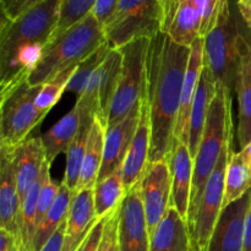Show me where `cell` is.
<instances>
[{
  "mask_svg": "<svg viewBox=\"0 0 251 251\" xmlns=\"http://www.w3.org/2000/svg\"><path fill=\"white\" fill-rule=\"evenodd\" d=\"M190 50L162 32L150 38L145 90L151 122L150 162H169L178 142L176 127Z\"/></svg>",
  "mask_w": 251,
  "mask_h": 251,
  "instance_id": "1",
  "label": "cell"
},
{
  "mask_svg": "<svg viewBox=\"0 0 251 251\" xmlns=\"http://www.w3.org/2000/svg\"><path fill=\"white\" fill-rule=\"evenodd\" d=\"M63 0H46L16 20L0 21V88L28 78L50 43Z\"/></svg>",
  "mask_w": 251,
  "mask_h": 251,
  "instance_id": "2",
  "label": "cell"
},
{
  "mask_svg": "<svg viewBox=\"0 0 251 251\" xmlns=\"http://www.w3.org/2000/svg\"><path fill=\"white\" fill-rule=\"evenodd\" d=\"M232 102L233 96L230 95L229 91L222 83L217 82V91L211 103L202 139L198 153L194 158L193 186H191L190 205H189L188 220H186L189 234L195 221L206 184L220 161L226 142L234 134Z\"/></svg>",
  "mask_w": 251,
  "mask_h": 251,
  "instance_id": "3",
  "label": "cell"
},
{
  "mask_svg": "<svg viewBox=\"0 0 251 251\" xmlns=\"http://www.w3.org/2000/svg\"><path fill=\"white\" fill-rule=\"evenodd\" d=\"M105 42L103 25L91 12L44 48L38 64L28 76L29 85L42 86L53 80L78 65Z\"/></svg>",
  "mask_w": 251,
  "mask_h": 251,
  "instance_id": "4",
  "label": "cell"
},
{
  "mask_svg": "<svg viewBox=\"0 0 251 251\" xmlns=\"http://www.w3.org/2000/svg\"><path fill=\"white\" fill-rule=\"evenodd\" d=\"M41 87L21 78L0 88V150H16L44 119L47 114L36 105Z\"/></svg>",
  "mask_w": 251,
  "mask_h": 251,
  "instance_id": "5",
  "label": "cell"
},
{
  "mask_svg": "<svg viewBox=\"0 0 251 251\" xmlns=\"http://www.w3.org/2000/svg\"><path fill=\"white\" fill-rule=\"evenodd\" d=\"M163 0H119L114 14L103 25L107 43L113 49L161 32Z\"/></svg>",
  "mask_w": 251,
  "mask_h": 251,
  "instance_id": "6",
  "label": "cell"
},
{
  "mask_svg": "<svg viewBox=\"0 0 251 251\" xmlns=\"http://www.w3.org/2000/svg\"><path fill=\"white\" fill-rule=\"evenodd\" d=\"M240 26L229 0H226L212 31L203 38V64L216 82H221L233 96L237 74V44Z\"/></svg>",
  "mask_w": 251,
  "mask_h": 251,
  "instance_id": "7",
  "label": "cell"
},
{
  "mask_svg": "<svg viewBox=\"0 0 251 251\" xmlns=\"http://www.w3.org/2000/svg\"><path fill=\"white\" fill-rule=\"evenodd\" d=\"M150 38H140L118 48L123 55V70L110 105L107 127L123 122L141 103L146 88V59Z\"/></svg>",
  "mask_w": 251,
  "mask_h": 251,
  "instance_id": "8",
  "label": "cell"
},
{
  "mask_svg": "<svg viewBox=\"0 0 251 251\" xmlns=\"http://www.w3.org/2000/svg\"><path fill=\"white\" fill-rule=\"evenodd\" d=\"M233 136L227 140L221 158L211 174L190 229V251H207L215 226L225 207L226 173L229 163Z\"/></svg>",
  "mask_w": 251,
  "mask_h": 251,
  "instance_id": "9",
  "label": "cell"
},
{
  "mask_svg": "<svg viewBox=\"0 0 251 251\" xmlns=\"http://www.w3.org/2000/svg\"><path fill=\"white\" fill-rule=\"evenodd\" d=\"M139 186L149 232L152 237L171 207L172 172L169 162H150Z\"/></svg>",
  "mask_w": 251,
  "mask_h": 251,
  "instance_id": "10",
  "label": "cell"
},
{
  "mask_svg": "<svg viewBox=\"0 0 251 251\" xmlns=\"http://www.w3.org/2000/svg\"><path fill=\"white\" fill-rule=\"evenodd\" d=\"M235 93L238 98L237 139L240 150L251 141V28L240 27L237 44Z\"/></svg>",
  "mask_w": 251,
  "mask_h": 251,
  "instance_id": "11",
  "label": "cell"
},
{
  "mask_svg": "<svg viewBox=\"0 0 251 251\" xmlns=\"http://www.w3.org/2000/svg\"><path fill=\"white\" fill-rule=\"evenodd\" d=\"M151 235L147 226L146 213L141 199V191L136 186L127 191L120 205L118 225V250L150 251Z\"/></svg>",
  "mask_w": 251,
  "mask_h": 251,
  "instance_id": "12",
  "label": "cell"
},
{
  "mask_svg": "<svg viewBox=\"0 0 251 251\" xmlns=\"http://www.w3.org/2000/svg\"><path fill=\"white\" fill-rule=\"evenodd\" d=\"M251 205V190L223 207L215 226L207 251H243L245 221Z\"/></svg>",
  "mask_w": 251,
  "mask_h": 251,
  "instance_id": "13",
  "label": "cell"
},
{
  "mask_svg": "<svg viewBox=\"0 0 251 251\" xmlns=\"http://www.w3.org/2000/svg\"><path fill=\"white\" fill-rule=\"evenodd\" d=\"M201 15L194 0H163L162 33L190 48L200 37Z\"/></svg>",
  "mask_w": 251,
  "mask_h": 251,
  "instance_id": "14",
  "label": "cell"
},
{
  "mask_svg": "<svg viewBox=\"0 0 251 251\" xmlns=\"http://www.w3.org/2000/svg\"><path fill=\"white\" fill-rule=\"evenodd\" d=\"M140 117H141V103L136 105L123 122L118 123L114 126L107 127L104 139V156H103L102 168L97 183L107 179L110 174L123 167L135 132L139 126Z\"/></svg>",
  "mask_w": 251,
  "mask_h": 251,
  "instance_id": "15",
  "label": "cell"
},
{
  "mask_svg": "<svg viewBox=\"0 0 251 251\" xmlns=\"http://www.w3.org/2000/svg\"><path fill=\"white\" fill-rule=\"evenodd\" d=\"M150 152H151V122H150L146 93H144L141 100V117H140L139 126L123 163V180L126 193L141 181L150 163Z\"/></svg>",
  "mask_w": 251,
  "mask_h": 251,
  "instance_id": "16",
  "label": "cell"
},
{
  "mask_svg": "<svg viewBox=\"0 0 251 251\" xmlns=\"http://www.w3.org/2000/svg\"><path fill=\"white\" fill-rule=\"evenodd\" d=\"M21 201L17 189L12 151L0 150V229L11 233L19 242Z\"/></svg>",
  "mask_w": 251,
  "mask_h": 251,
  "instance_id": "17",
  "label": "cell"
},
{
  "mask_svg": "<svg viewBox=\"0 0 251 251\" xmlns=\"http://www.w3.org/2000/svg\"><path fill=\"white\" fill-rule=\"evenodd\" d=\"M190 48V58H189L188 69H186L185 77H184L178 122H176V141L183 142L184 145L188 144L191 109H193L194 100H195L196 91H198L203 69V38L196 39Z\"/></svg>",
  "mask_w": 251,
  "mask_h": 251,
  "instance_id": "18",
  "label": "cell"
},
{
  "mask_svg": "<svg viewBox=\"0 0 251 251\" xmlns=\"http://www.w3.org/2000/svg\"><path fill=\"white\" fill-rule=\"evenodd\" d=\"M12 156L16 172L17 189L22 206L27 193L39 178L44 163L48 161L42 137H28L12 151Z\"/></svg>",
  "mask_w": 251,
  "mask_h": 251,
  "instance_id": "19",
  "label": "cell"
},
{
  "mask_svg": "<svg viewBox=\"0 0 251 251\" xmlns=\"http://www.w3.org/2000/svg\"><path fill=\"white\" fill-rule=\"evenodd\" d=\"M100 218L96 215L93 189H85L76 194L66 220L63 251H76L85 240L95 223Z\"/></svg>",
  "mask_w": 251,
  "mask_h": 251,
  "instance_id": "20",
  "label": "cell"
},
{
  "mask_svg": "<svg viewBox=\"0 0 251 251\" xmlns=\"http://www.w3.org/2000/svg\"><path fill=\"white\" fill-rule=\"evenodd\" d=\"M169 166L172 172L171 206H173L186 221L193 186L194 159L188 146L183 142H176L169 158Z\"/></svg>",
  "mask_w": 251,
  "mask_h": 251,
  "instance_id": "21",
  "label": "cell"
},
{
  "mask_svg": "<svg viewBox=\"0 0 251 251\" xmlns=\"http://www.w3.org/2000/svg\"><path fill=\"white\" fill-rule=\"evenodd\" d=\"M216 91H217V82L213 78L210 69L203 64L202 74H201L200 82H199L195 100H194L193 109H191L188 144H186L193 159L195 158L196 153H198L206 122H207L208 113H210L211 103L215 97Z\"/></svg>",
  "mask_w": 251,
  "mask_h": 251,
  "instance_id": "22",
  "label": "cell"
},
{
  "mask_svg": "<svg viewBox=\"0 0 251 251\" xmlns=\"http://www.w3.org/2000/svg\"><path fill=\"white\" fill-rule=\"evenodd\" d=\"M150 251H190L188 223L173 206L152 234Z\"/></svg>",
  "mask_w": 251,
  "mask_h": 251,
  "instance_id": "23",
  "label": "cell"
},
{
  "mask_svg": "<svg viewBox=\"0 0 251 251\" xmlns=\"http://www.w3.org/2000/svg\"><path fill=\"white\" fill-rule=\"evenodd\" d=\"M81 113L80 129L73 144L70 145L69 150L66 151V163H65V174H64L63 181L70 190L75 191L77 188L78 179H80L81 168H82L83 157H85L86 149H87L88 137H90L91 129H92L95 118L97 117L93 110L82 107L76 102ZM77 194V193H76Z\"/></svg>",
  "mask_w": 251,
  "mask_h": 251,
  "instance_id": "24",
  "label": "cell"
},
{
  "mask_svg": "<svg viewBox=\"0 0 251 251\" xmlns=\"http://www.w3.org/2000/svg\"><path fill=\"white\" fill-rule=\"evenodd\" d=\"M105 130H107V126L97 115L95 118L90 137H88L87 149H86L85 157H83L82 168H81L76 193L85 190V189H93L97 184L98 176H100V168H102L103 156H104Z\"/></svg>",
  "mask_w": 251,
  "mask_h": 251,
  "instance_id": "25",
  "label": "cell"
},
{
  "mask_svg": "<svg viewBox=\"0 0 251 251\" xmlns=\"http://www.w3.org/2000/svg\"><path fill=\"white\" fill-rule=\"evenodd\" d=\"M81 113L77 105L64 115L51 129L42 135L46 156L49 163L56 158L60 153H66L70 145L75 140L80 129Z\"/></svg>",
  "mask_w": 251,
  "mask_h": 251,
  "instance_id": "26",
  "label": "cell"
},
{
  "mask_svg": "<svg viewBox=\"0 0 251 251\" xmlns=\"http://www.w3.org/2000/svg\"><path fill=\"white\" fill-rule=\"evenodd\" d=\"M75 196V191L70 190V189L61 181L58 196H56L53 206H51V208L49 210V212L47 213L46 218L42 221L39 227L37 228L36 237H34L33 242V249H32V251H41L43 249V247L47 244V242L53 237L54 233L60 228V226L63 225L64 222H66Z\"/></svg>",
  "mask_w": 251,
  "mask_h": 251,
  "instance_id": "27",
  "label": "cell"
},
{
  "mask_svg": "<svg viewBox=\"0 0 251 251\" xmlns=\"http://www.w3.org/2000/svg\"><path fill=\"white\" fill-rule=\"evenodd\" d=\"M123 70V55L119 49H112L102 65L100 66V87H98V100H100V119L107 126L108 115L113 98L118 90L120 76Z\"/></svg>",
  "mask_w": 251,
  "mask_h": 251,
  "instance_id": "28",
  "label": "cell"
},
{
  "mask_svg": "<svg viewBox=\"0 0 251 251\" xmlns=\"http://www.w3.org/2000/svg\"><path fill=\"white\" fill-rule=\"evenodd\" d=\"M49 171H50V163L47 161L42 169L41 176L29 189L26 199L22 202L19 234V245L21 251H32L33 249V242L37 232V202H38L42 184L46 178V174Z\"/></svg>",
  "mask_w": 251,
  "mask_h": 251,
  "instance_id": "29",
  "label": "cell"
},
{
  "mask_svg": "<svg viewBox=\"0 0 251 251\" xmlns=\"http://www.w3.org/2000/svg\"><path fill=\"white\" fill-rule=\"evenodd\" d=\"M124 180H123V167L110 174L107 179L100 181L93 188L96 215L98 218L107 217L110 212L119 207L126 196Z\"/></svg>",
  "mask_w": 251,
  "mask_h": 251,
  "instance_id": "30",
  "label": "cell"
},
{
  "mask_svg": "<svg viewBox=\"0 0 251 251\" xmlns=\"http://www.w3.org/2000/svg\"><path fill=\"white\" fill-rule=\"evenodd\" d=\"M251 190V176L240 152H230L229 163L226 173L225 207L242 199Z\"/></svg>",
  "mask_w": 251,
  "mask_h": 251,
  "instance_id": "31",
  "label": "cell"
},
{
  "mask_svg": "<svg viewBox=\"0 0 251 251\" xmlns=\"http://www.w3.org/2000/svg\"><path fill=\"white\" fill-rule=\"evenodd\" d=\"M112 47L105 42L103 46H100L97 50L93 54H91L88 58H86L85 60L81 61L77 66H76V70L74 73L73 77H71L70 82H69L68 88L66 91H70V92L76 93V95L80 97L83 93V91L87 87L88 82H90L91 77L95 74V71L97 70L100 66V64L104 61V59L107 58V55L109 54V51L112 50Z\"/></svg>",
  "mask_w": 251,
  "mask_h": 251,
  "instance_id": "32",
  "label": "cell"
},
{
  "mask_svg": "<svg viewBox=\"0 0 251 251\" xmlns=\"http://www.w3.org/2000/svg\"><path fill=\"white\" fill-rule=\"evenodd\" d=\"M97 0H63L59 12V20L50 42L68 31L93 11Z\"/></svg>",
  "mask_w": 251,
  "mask_h": 251,
  "instance_id": "33",
  "label": "cell"
},
{
  "mask_svg": "<svg viewBox=\"0 0 251 251\" xmlns=\"http://www.w3.org/2000/svg\"><path fill=\"white\" fill-rule=\"evenodd\" d=\"M76 66H73L69 70L64 71L60 75L54 77L53 80L48 81L44 85H42L41 91H39L36 100V105L41 112L48 114L49 110L58 103V100H60L63 93L68 88L69 82H70L71 77H73L74 73L76 70Z\"/></svg>",
  "mask_w": 251,
  "mask_h": 251,
  "instance_id": "34",
  "label": "cell"
},
{
  "mask_svg": "<svg viewBox=\"0 0 251 251\" xmlns=\"http://www.w3.org/2000/svg\"><path fill=\"white\" fill-rule=\"evenodd\" d=\"M201 15L200 37L205 38L216 26L226 0H194Z\"/></svg>",
  "mask_w": 251,
  "mask_h": 251,
  "instance_id": "35",
  "label": "cell"
},
{
  "mask_svg": "<svg viewBox=\"0 0 251 251\" xmlns=\"http://www.w3.org/2000/svg\"><path fill=\"white\" fill-rule=\"evenodd\" d=\"M120 206L107 216L103 230V237L97 251H117L118 250V225H119Z\"/></svg>",
  "mask_w": 251,
  "mask_h": 251,
  "instance_id": "36",
  "label": "cell"
},
{
  "mask_svg": "<svg viewBox=\"0 0 251 251\" xmlns=\"http://www.w3.org/2000/svg\"><path fill=\"white\" fill-rule=\"evenodd\" d=\"M46 0H0L1 16L7 20H16Z\"/></svg>",
  "mask_w": 251,
  "mask_h": 251,
  "instance_id": "37",
  "label": "cell"
},
{
  "mask_svg": "<svg viewBox=\"0 0 251 251\" xmlns=\"http://www.w3.org/2000/svg\"><path fill=\"white\" fill-rule=\"evenodd\" d=\"M105 220H107V217L100 218V220L95 223L92 229L90 230L87 237H86L85 240L81 243V245L76 249V251H97L103 237Z\"/></svg>",
  "mask_w": 251,
  "mask_h": 251,
  "instance_id": "38",
  "label": "cell"
},
{
  "mask_svg": "<svg viewBox=\"0 0 251 251\" xmlns=\"http://www.w3.org/2000/svg\"><path fill=\"white\" fill-rule=\"evenodd\" d=\"M118 2H119V0H97L92 14L95 15V17L100 24L104 25L110 19V16L114 14Z\"/></svg>",
  "mask_w": 251,
  "mask_h": 251,
  "instance_id": "39",
  "label": "cell"
},
{
  "mask_svg": "<svg viewBox=\"0 0 251 251\" xmlns=\"http://www.w3.org/2000/svg\"><path fill=\"white\" fill-rule=\"evenodd\" d=\"M65 227H66V222H64L63 225L60 226V228L54 233L53 237L47 242V244L44 245L43 249L41 251H63Z\"/></svg>",
  "mask_w": 251,
  "mask_h": 251,
  "instance_id": "40",
  "label": "cell"
},
{
  "mask_svg": "<svg viewBox=\"0 0 251 251\" xmlns=\"http://www.w3.org/2000/svg\"><path fill=\"white\" fill-rule=\"evenodd\" d=\"M0 251H21L16 238L4 229H0Z\"/></svg>",
  "mask_w": 251,
  "mask_h": 251,
  "instance_id": "41",
  "label": "cell"
},
{
  "mask_svg": "<svg viewBox=\"0 0 251 251\" xmlns=\"http://www.w3.org/2000/svg\"><path fill=\"white\" fill-rule=\"evenodd\" d=\"M238 12H239L242 21L248 28H251V0H237Z\"/></svg>",
  "mask_w": 251,
  "mask_h": 251,
  "instance_id": "42",
  "label": "cell"
},
{
  "mask_svg": "<svg viewBox=\"0 0 251 251\" xmlns=\"http://www.w3.org/2000/svg\"><path fill=\"white\" fill-rule=\"evenodd\" d=\"M243 251H251V205L248 212L247 221H245V232H244V244Z\"/></svg>",
  "mask_w": 251,
  "mask_h": 251,
  "instance_id": "43",
  "label": "cell"
},
{
  "mask_svg": "<svg viewBox=\"0 0 251 251\" xmlns=\"http://www.w3.org/2000/svg\"><path fill=\"white\" fill-rule=\"evenodd\" d=\"M239 152H240V154H242L243 159H244L245 164H247L248 169H249V172H250V176H251V141L244 147V149L240 150Z\"/></svg>",
  "mask_w": 251,
  "mask_h": 251,
  "instance_id": "44",
  "label": "cell"
},
{
  "mask_svg": "<svg viewBox=\"0 0 251 251\" xmlns=\"http://www.w3.org/2000/svg\"><path fill=\"white\" fill-rule=\"evenodd\" d=\"M117 251H119V250H117Z\"/></svg>",
  "mask_w": 251,
  "mask_h": 251,
  "instance_id": "45",
  "label": "cell"
}]
</instances>
